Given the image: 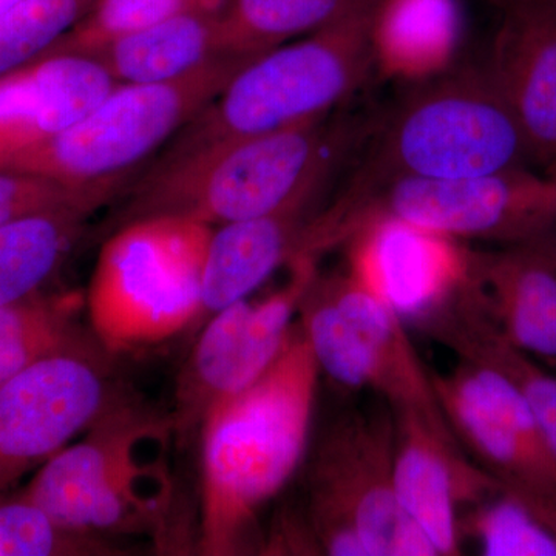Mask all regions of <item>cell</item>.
Masks as SVG:
<instances>
[{
	"label": "cell",
	"mask_w": 556,
	"mask_h": 556,
	"mask_svg": "<svg viewBox=\"0 0 556 556\" xmlns=\"http://www.w3.org/2000/svg\"><path fill=\"white\" fill-rule=\"evenodd\" d=\"M530 166L525 135L489 67L459 70L394 104L340 201L397 179L471 178Z\"/></svg>",
	"instance_id": "4"
},
{
	"label": "cell",
	"mask_w": 556,
	"mask_h": 556,
	"mask_svg": "<svg viewBox=\"0 0 556 556\" xmlns=\"http://www.w3.org/2000/svg\"><path fill=\"white\" fill-rule=\"evenodd\" d=\"M89 215L79 208H60L0 226V305L39 295Z\"/></svg>",
	"instance_id": "22"
},
{
	"label": "cell",
	"mask_w": 556,
	"mask_h": 556,
	"mask_svg": "<svg viewBox=\"0 0 556 556\" xmlns=\"http://www.w3.org/2000/svg\"><path fill=\"white\" fill-rule=\"evenodd\" d=\"M342 141L324 116L160 160L135 189L123 225L177 217L215 228L273 214L327 189Z\"/></svg>",
	"instance_id": "3"
},
{
	"label": "cell",
	"mask_w": 556,
	"mask_h": 556,
	"mask_svg": "<svg viewBox=\"0 0 556 556\" xmlns=\"http://www.w3.org/2000/svg\"><path fill=\"white\" fill-rule=\"evenodd\" d=\"M203 2L222 0H98L93 10L43 56L89 53L121 35L148 27Z\"/></svg>",
	"instance_id": "28"
},
{
	"label": "cell",
	"mask_w": 556,
	"mask_h": 556,
	"mask_svg": "<svg viewBox=\"0 0 556 556\" xmlns=\"http://www.w3.org/2000/svg\"><path fill=\"white\" fill-rule=\"evenodd\" d=\"M351 276L426 334L478 295L477 252L397 219L354 233Z\"/></svg>",
	"instance_id": "12"
},
{
	"label": "cell",
	"mask_w": 556,
	"mask_h": 556,
	"mask_svg": "<svg viewBox=\"0 0 556 556\" xmlns=\"http://www.w3.org/2000/svg\"><path fill=\"white\" fill-rule=\"evenodd\" d=\"M79 299L36 298L0 305V387L87 332L78 327Z\"/></svg>",
	"instance_id": "23"
},
{
	"label": "cell",
	"mask_w": 556,
	"mask_h": 556,
	"mask_svg": "<svg viewBox=\"0 0 556 556\" xmlns=\"http://www.w3.org/2000/svg\"><path fill=\"white\" fill-rule=\"evenodd\" d=\"M376 219H397L453 240L501 247L556 230V174L519 167L457 179H397L325 212L334 243Z\"/></svg>",
	"instance_id": "9"
},
{
	"label": "cell",
	"mask_w": 556,
	"mask_h": 556,
	"mask_svg": "<svg viewBox=\"0 0 556 556\" xmlns=\"http://www.w3.org/2000/svg\"><path fill=\"white\" fill-rule=\"evenodd\" d=\"M460 536L477 540L486 556H556V541L525 504L500 490L459 518Z\"/></svg>",
	"instance_id": "26"
},
{
	"label": "cell",
	"mask_w": 556,
	"mask_h": 556,
	"mask_svg": "<svg viewBox=\"0 0 556 556\" xmlns=\"http://www.w3.org/2000/svg\"><path fill=\"white\" fill-rule=\"evenodd\" d=\"M444 346L457 358L493 365L521 388L556 459V372L508 345L484 317L460 325L445 339Z\"/></svg>",
	"instance_id": "24"
},
{
	"label": "cell",
	"mask_w": 556,
	"mask_h": 556,
	"mask_svg": "<svg viewBox=\"0 0 556 556\" xmlns=\"http://www.w3.org/2000/svg\"><path fill=\"white\" fill-rule=\"evenodd\" d=\"M378 0H222L215 49L255 60L288 40L324 30Z\"/></svg>",
	"instance_id": "21"
},
{
	"label": "cell",
	"mask_w": 556,
	"mask_h": 556,
	"mask_svg": "<svg viewBox=\"0 0 556 556\" xmlns=\"http://www.w3.org/2000/svg\"><path fill=\"white\" fill-rule=\"evenodd\" d=\"M431 382L450 430L482 470L514 496H556V459L541 428L479 404L447 375L431 371Z\"/></svg>",
	"instance_id": "18"
},
{
	"label": "cell",
	"mask_w": 556,
	"mask_h": 556,
	"mask_svg": "<svg viewBox=\"0 0 556 556\" xmlns=\"http://www.w3.org/2000/svg\"><path fill=\"white\" fill-rule=\"evenodd\" d=\"M98 0H22L0 14V75L49 51Z\"/></svg>",
	"instance_id": "25"
},
{
	"label": "cell",
	"mask_w": 556,
	"mask_h": 556,
	"mask_svg": "<svg viewBox=\"0 0 556 556\" xmlns=\"http://www.w3.org/2000/svg\"><path fill=\"white\" fill-rule=\"evenodd\" d=\"M113 195L108 190L72 188L25 172L0 170V226L60 208H79L91 214Z\"/></svg>",
	"instance_id": "29"
},
{
	"label": "cell",
	"mask_w": 556,
	"mask_h": 556,
	"mask_svg": "<svg viewBox=\"0 0 556 556\" xmlns=\"http://www.w3.org/2000/svg\"><path fill=\"white\" fill-rule=\"evenodd\" d=\"M20 2H22V0H0V14L5 13L11 7L17 5Z\"/></svg>",
	"instance_id": "31"
},
{
	"label": "cell",
	"mask_w": 556,
	"mask_h": 556,
	"mask_svg": "<svg viewBox=\"0 0 556 556\" xmlns=\"http://www.w3.org/2000/svg\"><path fill=\"white\" fill-rule=\"evenodd\" d=\"M317 281L365 348L375 369L372 391L393 409H417L438 422L447 424L439 407L431 371L409 340L405 321L351 274L329 277L317 274Z\"/></svg>",
	"instance_id": "19"
},
{
	"label": "cell",
	"mask_w": 556,
	"mask_h": 556,
	"mask_svg": "<svg viewBox=\"0 0 556 556\" xmlns=\"http://www.w3.org/2000/svg\"><path fill=\"white\" fill-rule=\"evenodd\" d=\"M538 169L556 174V0H508L486 65Z\"/></svg>",
	"instance_id": "14"
},
{
	"label": "cell",
	"mask_w": 556,
	"mask_h": 556,
	"mask_svg": "<svg viewBox=\"0 0 556 556\" xmlns=\"http://www.w3.org/2000/svg\"><path fill=\"white\" fill-rule=\"evenodd\" d=\"M396 419L383 404L353 409L328 428L311 457L308 522L331 556H437L394 490Z\"/></svg>",
	"instance_id": "8"
},
{
	"label": "cell",
	"mask_w": 556,
	"mask_h": 556,
	"mask_svg": "<svg viewBox=\"0 0 556 556\" xmlns=\"http://www.w3.org/2000/svg\"><path fill=\"white\" fill-rule=\"evenodd\" d=\"M101 538L65 532L27 501H0V556L112 555Z\"/></svg>",
	"instance_id": "27"
},
{
	"label": "cell",
	"mask_w": 556,
	"mask_h": 556,
	"mask_svg": "<svg viewBox=\"0 0 556 556\" xmlns=\"http://www.w3.org/2000/svg\"><path fill=\"white\" fill-rule=\"evenodd\" d=\"M174 439L169 415L124 396L40 466L17 497L65 532L149 536L163 546L174 515Z\"/></svg>",
	"instance_id": "2"
},
{
	"label": "cell",
	"mask_w": 556,
	"mask_h": 556,
	"mask_svg": "<svg viewBox=\"0 0 556 556\" xmlns=\"http://www.w3.org/2000/svg\"><path fill=\"white\" fill-rule=\"evenodd\" d=\"M211 233L193 219L150 217L105 241L84 300L91 338L105 353L161 345L203 321Z\"/></svg>",
	"instance_id": "6"
},
{
	"label": "cell",
	"mask_w": 556,
	"mask_h": 556,
	"mask_svg": "<svg viewBox=\"0 0 556 556\" xmlns=\"http://www.w3.org/2000/svg\"><path fill=\"white\" fill-rule=\"evenodd\" d=\"M556 541V496L517 497Z\"/></svg>",
	"instance_id": "30"
},
{
	"label": "cell",
	"mask_w": 556,
	"mask_h": 556,
	"mask_svg": "<svg viewBox=\"0 0 556 556\" xmlns=\"http://www.w3.org/2000/svg\"><path fill=\"white\" fill-rule=\"evenodd\" d=\"M249 62L218 54L169 83L118 84L68 129L0 159V170L115 193L135 166L195 118Z\"/></svg>",
	"instance_id": "7"
},
{
	"label": "cell",
	"mask_w": 556,
	"mask_h": 556,
	"mask_svg": "<svg viewBox=\"0 0 556 556\" xmlns=\"http://www.w3.org/2000/svg\"><path fill=\"white\" fill-rule=\"evenodd\" d=\"M396 419L394 490L402 510L437 556L460 554L457 508L475 506L503 490L460 452L448 424L417 409H393Z\"/></svg>",
	"instance_id": "13"
},
{
	"label": "cell",
	"mask_w": 556,
	"mask_h": 556,
	"mask_svg": "<svg viewBox=\"0 0 556 556\" xmlns=\"http://www.w3.org/2000/svg\"><path fill=\"white\" fill-rule=\"evenodd\" d=\"M379 9L380 0L249 62L178 131L161 160L328 116L367 80L375 65Z\"/></svg>",
	"instance_id": "5"
},
{
	"label": "cell",
	"mask_w": 556,
	"mask_h": 556,
	"mask_svg": "<svg viewBox=\"0 0 556 556\" xmlns=\"http://www.w3.org/2000/svg\"><path fill=\"white\" fill-rule=\"evenodd\" d=\"M324 192L263 217L212 228L203 274V321L251 298L281 266L305 252Z\"/></svg>",
	"instance_id": "17"
},
{
	"label": "cell",
	"mask_w": 556,
	"mask_h": 556,
	"mask_svg": "<svg viewBox=\"0 0 556 556\" xmlns=\"http://www.w3.org/2000/svg\"><path fill=\"white\" fill-rule=\"evenodd\" d=\"M477 281L497 334L556 371V230L529 243L477 252Z\"/></svg>",
	"instance_id": "15"
},
{
	"label": "cell",
	"mask_w": 556,
	"mask_h": 556,
	"mask_svg": "<svg viewBox=\"0 0 556 556\" xmlns=\"http://www.w3.org/2000/svg\"><path fill=\"white\" fill-rule=\"evenodd\" d=\"M109 357L89 334L0 387V501L126 396Z\"/></svg>",
	"instance_id": "10"
},
{
	"label": "cell",
	"mask_w": 556,
	"mask_h": 556,
	"mask_svg": "<svg viewBox=\"0 0 556 556\" xmlns=\"http://www.w3.org/2000/svg\"><path fill=\"white\" fill-rule=\"evenodd\" d=\"M118 84L86 54H49L0 79V159L78 123Z\"/></svg>",
	"instance_id": "16"
},
{
	"label": "cell",
	"mask_w": 556,
	"mask_h": 556,
	"mask_svg": "<svg viewBox=\"0 0 556 556\" xmlns=\"http://www.w3.org/2000/svg\"><path fill=\"white\" fill-rule=\"evenodd\" d=\"M288 280L265 298L239 300L211 314L182 365L169 413L175 438L200 433L207 413L262 378L280 356L317 269L314 255L289 262Z\"/></svg>",
	"instance_id": "11"
},
{
	"label": "cell",
	"mask_w": 556,
	"mask_h": 556,
	"mask_svg": "<svg viewBox=\"0 0 556 556\" xmlns=\"http://www.w3.org/2000/svg\"><path fill=\"white\" fill-rule=\"evenodd\" d=\"M219 3L190 7L84 54L100 62L116 84H159L182 78L218 56L215 22Z\"/></svg>",
	"instance_id": "20"
},
{
	"label": "cell",
	"mask_w": 556,
	"mask_h": 556,
	"mask_svg": "<svg viewBox=\"0 0 556 556\" xmlns=\"http://www.w3.org/2000/svg\"><path fill=\"white\" fill-rule=\"evenodd\" d=\"M320 375L298 320L268 371L207 413L199 433V554L263 551L260 515L305 460Z\"/></svg>",
	"instance_id": "1"
}]
</instances>
